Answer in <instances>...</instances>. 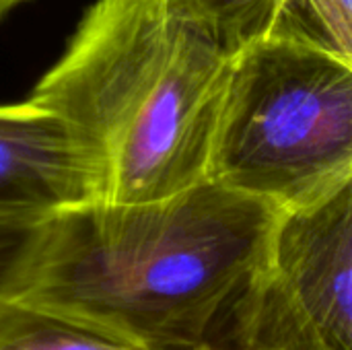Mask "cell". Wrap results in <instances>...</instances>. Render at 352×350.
Segmentation results:
<instances>
[{"label":"cell","instance_id":"9","mask_svg":"<svg viewBox=\"0 0 352 350\" xmlns=\"http://www.w3.org/2000/svg\"><path fill=\"white\" fill-rule=\"evenodd\" d=\"M41 223L0 221V303L8 299L35 241Z\"/></svg>","mask_w":352,"mask_h":350},{"label":"cell","instance_id":"3","mask_svg":"<svg viewBox=\"0 0 352 350\" xmlns=\"http://www.w3.org/2000/svg\"><path fill=\"white\" fill-rule=\"evenodd\" d=\"M206 179L276 210L352 182V64L266 37L229 68Z\"/></svg>","mask_w":352,"mask_h":350},{"label":"cell","instance_id":"10","mask_svg":"<svg viewBox=\"0 0 352 350\" xmlns=\"http://www.w3.org/2000/svg\"><path fill=\"white\" fill-rule=\"evenodd\" d=\"M21 2H25V0H0V17L4 12H8L10 8H14L16 4H21Z\"/></svg>","mask_w":352,"mask_h":350},{"label":"cell","instance_id":"4","mask_svg":"<svg viewBox=\"0 0 352 350\" xmlns=\"http://www.w3.org/2000/svg\"><path fill=\"white\" fill-rule=\"evenodd\" d=\"M227 340L231 350H352V182L278 215Z\"/></svg>","mask_w":352,"mask_h":350},{"label":"cell","instance_id":"6","mask_svg":"<svg viewBox=\"0 0 352 350\" xmlns=\"http://www.w3.org/2000/svg\"><path fill=\"white\" fill-rule=\"evenodd\" d=\"M179 23L204 37L223 58L235 60L243 50L266 39L283 0H163Z\"/></svg>","mask_w":352,"mask_h":350},{"label":"cell","instance_id":"7","mask_svg":"<svg viewBox=\"0 0 352 350\" xmlns=\"http://www.w3.org/2000/svg\"><path fill=\"white\" fill-rule=\"evenodd\" d=\"M0 350H151L41 311L4 301L0 303ZM196 350H225L202 347Z\"/></svg>","mask_w":352,"mask_h":350},{"label":"cell","instance_id":"5","mask_svg":"<svg viewBox=\"0 0 352 350\" xmlns=\"http://www.w3.org/2000/svg\"><path fill=\"white\" fill-rule=\"evenodd\" d=\"M93 200H103L95 149L33 99L0 105V221L43 223Z\"/></svg>","mask_w":352,"mask_h":350},{"label":"cell","instance_id":"8","mask_svg":"<svg viewBox=\"0 0 352 350\" xmlns=\"http://www.w3.org/2000/svg\"><path fill=\"white\" fill-rule=\"evenodd\" d=\"M268 37L301 43L352 64V0H283Z\"/></svg>","mask_w":352,"mask_h":350},{"label":"cell","instance_id":"2","mask_svg":"<svg viewBox=\"0 0 352 350\" xmlns=\"http://www.w3.org/2000/svg\"><path fill=\"white\" fill-rule=\"evenodd\" d=\"M229 68L163 0H99L29 99L95 149L103 200H157L206 179Z\"/></svg>","mask_w":352,"mask_h":350},{"label":"cell","instance_id":"1","mask_svg":"<svg viewBox=\"0 0 352 350\" xmlns=\"http://www.w3.org/2000/svg\"><path fill=\"white\" fill-rule=\"evenodd\" d=\"M280 212L210 179L85 202L41 223L6 301L151 350L217 347Z\"/></svg>","mask_w":352,"mask_h":350}]
</instances>
